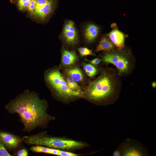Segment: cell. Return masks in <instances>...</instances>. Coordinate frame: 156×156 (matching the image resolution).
Wrapping results in <instances>:
<instances>
[{
    "label": "cell",
    "mask_w": 156,
    "mask_h": 156,
    "mask_svg": "<svg viewBox=\"0 0 156 156\" xmlns=\"http://www.w3.org/2000/svg\"><path fill=\"white\" fill-rule=\"evenodd\" d=\"M30 150L35 153H42L59 156H79L81 155L73 152L64 151L39 145H32Z\"/></svg>",
    "instance_id": "obj_9"
},
{
    "label": "cell",
    "mask_w": 156,
    "mask_h": 156,
    "mask_svg": "<svg viewBox=\"0 0 156 156\" xmlns=\"http://www.w3.org/2000/svg\"><path fill=\"white\" fill-rule=\"evenodd\" d=\"M113 156H121V153L120 151L119 150L117 149L114 151L113 153Z\"/></svg>",
    "instance_id": "obj_24"
},
{
    "label": "cell",
    "mask_w": 156,
    "mask_h": 156,
    "mask_svg": "<svg viewBox=\"0 0 156 156\" xmlns=\"http://www.w3.org/2000/svg\"><path fill=\"white\" fill-rule=\"evenodd\" d=\"M122 156H145L149 155L146 147L139 142L128 139L121 143L117 149Z\"/></svg>",
    "instance_id": "obj_6"
},
{
    "label": "cell",
    "mask_w": 156,
    "mask_h": 156,
    "mask_svg": "<svg viewBox=\"0 0 156 156\" xmlns=\"http://www.w3.org/2000/svg\"><path fill=\"white\" fill-rule=\"evenodd\" d=\"M66 81L68 86L71 90L75 91L83 92V90L77 83L70 77H67Z\"/></svg>",
    "instance_id": "obj_17"
},
{
    "label": "cell",
    "mask_w": 156,
    "mask_h": 156,
    "mask_svg": "<svg viewBox=\"0 0 156 156\" xmlns=\"http://www.w3.org/2000/svg\"><path fill=\"white\" fill-rule=\"evenodd\" d=\"M125 47L106 51L101 59L105 63L112 64L116 67L117 75L120 77L129 76L135 67V58L130 52L124 50Z\"/></svg>",
    "instance_id": "obj_5"
},
{
    "label": "cell",
    "mask_w": 156,
    "mask_h": 156,
    "mask_svg": "<svg viewBox=\"0 0 156 156\" xmlns=\"http://www.w3.org/2000/svg\"><path fill=\"white\" fill-rule=\"evenodd\" d=\"M151 86L153 88H155L156 87V82L154 81L152 82L151 84Z\"/></svg>",
    "instance_id": "obj_25"
},
{
    "label": "cell",
    "mask_w": 156,
    "mask_h": 156,
    "mask_svg": "<svg viewBox=\"0 0 156 156\" xmlns=\"http://www.w3.org/2000/svg\"><path fill=\"white\" fill-rule=\"evenodd\" d=\"M99 29L97 26L93 24H90L86 26L84 35L88 42H91L95 39L99 34Z\"/></svg>",
    "instance_id": "obj_13"
},
{
    "label": "cell",
    "mask_w": 156,
    "mask_h": 156,
    "mask_svg": "<svg viewBox=\"0 0 156 156\" xmlns=\"http://www.w3.org/2000/svg\"><path fill=\"white\" fill-rule=\"evenodd\" d=\"M78 51L80 55L81 56L88 55L95 56V55L92 52V50L89 49L86 47H80L78 49Z\"/></svg>",
    "instance_id": "obj_18"
},
{
    "label": "cell",
    "mask_w": 156,
    "mask_h": 156,
    "mask_svg": "<svg viewBox=\"0 0 156 156\" xmlns=\"http://www.w3.org/2000/svg\"><path fill=\"white\" fill-rule=\"evenodd\" d=\"M66 73L68 76L76 82L81 81L83 79V73L80 69L77 67L68 69Z\"/></svg>",
    "instance_id": "obj_15"
},
{
    "label": "cell",
    "mask_w": 156,
    "mask_h": 156,
    "mask_svg": "<svg viewBox=\"0 0 156 156\" xmlns=\"http://www.w3.org/2000/svg\"><path fill=\"white\" fill-rule=\"evenodd\" d=\"M44 77L46 83L55 99L68 104L83 98V92L70 89L57 68L53 67L46 71Z\"/></svg>",
    "instance_id": "obj_4"
},
{
    "label": "cell",
    "mask_w": 156,
    "mask_h": 156,
    "mask_svg": "<svg viewBox=\"0 0 156 156\" xmlns=\"http://www.w3.org/2000/svg\"><path fill=\"white\" fill-rule=\"evenodd\" d=\"M36 3V0H31L29 5L27 7L28 11L31 13H32L35 8Z\"/></svg>",
    "instance_id": "obj_21"
},
{
    "label": "cell",
    "mask_w": 156,
    "mask_h": 156,
    "mask_svg": "<svg viewBox=\"0 0 156 156\" xmlns=\"http://www.w3.org/2000/svg\"><path fill=\"white\" fill-rule=\"evenodd\" d=\"M7 151L3 143L0 140V156H12Z\"/></svg>",
    "instance_id": "obj_20"
},
{
    "label": "cell",
    "mask_w": 156,
    "mask_h": 156,
    "mask_svg": "<svg viewBox=\"0 0 156 156\" xmlns=\"http://www.w3.org/2000/svg\"><path fill=\"white\" fill-rule=\"evenodd\" d=\"M106 35L109 38L111 42L118 48L122 49L125 47V35L122 32L117 29H113Z\"/></svg>",
    "instance_id": "obj_11"
},
{
    "label": "cell",
    "mask_w": 156,
    "mask_h": 156,
    "mask_svg": "<svg viewBox=\"0 0 156 156\" xmlns=\"http://www.w3.org/2000/svg\"><path fill=\"white\" fill-rule=\"evenodd\" d=\"M83 90V98L97 106L114 104L118 99L122 82L116 69L108 67Z\"/></svg>",
    "instance_id": "obj_2"
},
{
    "label": "cell",
    "mask_w": 156,
    "mask_h": 156,
    "mask_svg": "<svg viewBox=\"0 0 156 156\" xmlns=\"http://www.w3.org/2000/svg\"><path fill=\"white\" fill-rule=\"evenodd\" d=\"M55 4V0H36L35 8L31 15L39 21H43L53 13Z\"/></svg>",
    "instance_id": "obj_7"
},
{
    "label": "cell",
    "mask_w": 156,
    "mask_h": 156,
    "mask_svg": "<svg viewBox=\"0 0 156 156\" xmlns=\"http://www.w3.org/2000/svg\"><path fill=\"white\" fill-rule=\"evenodd\" d=\"M78 57L75 52L64 49L62 54V62L64 66L73 65L77 61Z\"/></svg>",
    "instance_id": "obj_12"
},
{
    "label": "cell",
    "mask_w": 156,
    "mask_h": 156,
    "mask_svg": "<svg viewBox=\"0 0 156 156\" xmlns=\"http://www.w3.org/2000/svg\"><path fill=\"white\" fill-rule=\"evenodd\" d=\"M0 140L8 148L11 149L17 148L23 142L22 138L5 132H0Z\"/></svg>",
    "instance_id": "obj_10"
},
{
    "label": "cell",
    "mask_w": 156,
    "mask_h": 156,
    "mask_svg": "<svg viewBox=\"0 0 156 156\" xmlns=\"http://www.w3.org/2000/svg\"><path fill=\"white\" fill-rule=\"evenodd\" d=\"M31 0H18V6L20 10L25 9L29 5Z\"/></svg>",
    "instance_id": "obj_19"
},
{
    "label": "cell",
    "mask_w": 156,
    "mask_h": 156,
    "mask_svg": "<svg viewBox=\"0 0 156 156\" xmlns=\"http://www.w3.org/2000/svg\"><path fill=\"white\" fill-rule=\"evenodd\" d=\"M86 60L94 65H97L102 62V59L99 58H96L91 60H89L87 59H86Z\"/></svg>",
    "instance_id": "obj_22"
},
{
    "label": "cell",
    "mask_w": 156,
    "mask_h": 156,
    "mask_svg": "<svg viewBox=\"0 0 156 156\" xmlns=\"http://www.w3.org/2000/svg\"><path fill=\"white\" fill-rule=\"evenodd\" d=\"M62 36L65 42L70 45H74L78 41V36L74 23L68 20L64 26Z\"/></svg>",
    "instance_id": "obj_8"
},
{
    "label": "cell",
    "mask_w": 156,
    "mask_h": 156,
    "mask_svg": "<svg viewBox=\"0 0 156 156\" xmlns=\"http://www.w3.org/2000/svg\"><path fill=\"white\" fill-rule=\"evenodd\" d=\"M28 155V151L25 148L20 149L18 151L16 154V155L17 156H27Z\"/></svg>",
    "instance_id": "obj_23"
},
{
    "label": "cell",
    "mask_w": 156,
    "mask_h": 156,
    "mask_svg": "<svg viewBox=\"0 0 156 156\" xmlns=\"http://www.w3.org/2000/svg\"><path fill=\"white\" fill-rule=\"evenodd\" d=\"M83 68L87 75L90 77L95 76L99 71L94 65L91 64H83Z\"/></svg>",
    "instance_id": "obj_16"
},
{
    "label": "cell",
    "mask_w": 156,
    "mask_h": 156,
    "mask_svg": "<svg viewBox=\"0 0 156 156\" xmlns=\"http://www.w3.org/2000/svg\"><path fill=\"white\" fill-rule=\"evenodd\" d=\"M115 49V45L107 37H103L97 47L95 52H97L102 51H108Z\"/></svg>",
    "instance_id": "obj_14"
},
{
    "label": "cell",
    "mask_w": 156,
    "mask_h": 156,
    "mask_svg": "<svg viewBox=\"0 0 156 156\" xmlns=\"http://www.w3.org/2000/svg\"><path fill=\"white\" fill-rule=\"evenodd\" d=\"M11 114H18L23 130L29 133L37 128H45L55 117L47 112L49 105L35 92L26 90L10 101L5 106Z\"/></svg>",
    "instance_id": "obj_1"
},
{
    "label": "cell",
    "mask_w": 156,
    "mask_h": 156,
    "mask_svg": "<svg viewBox=\"0 0 156 156\" xmlns=\"http://www.w3.org/2000/svg\"><path fill=\"white\" fill-rule=\"evenodd\" d=\"M23 142L28 145H39L73 152L89 146L87 142L64 137L50 135L46 131L30 135H24Z\"/></svg>",
    "instance_id": "obj_3"
}]
</instances>
